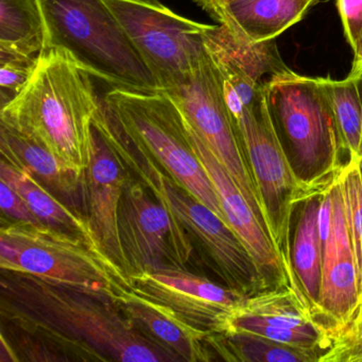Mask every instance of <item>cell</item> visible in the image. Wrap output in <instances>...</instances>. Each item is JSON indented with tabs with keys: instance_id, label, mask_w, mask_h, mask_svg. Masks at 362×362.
<instances>
[{
	"instance_id": "6da1fadb",
	"label": "cell",
	"mask_w": 362,
	"mask_h": 362,
	"mask_svg": "<svg viewBox=\"0 0 362 362\" xmlns=\"http://www.w3.org/2000/svg\"><path fill=\"white\" fill-rule=\"evenodd\" d=\"M1 293V311L10 321L81 346L100 359L175 361L141 334L115 303L16 272L4 275Z\"/></svg>"
},
{
	"instance_id": "7a4b0ae2",
	"label": "cell",
	"mask_w": 362,
	"mask_h": 362,
	"mask_svg": "<svg viewBox=\"0 0 362 362\" xmlns=\"http://www.w3.org/2000/svg\"><path fill=\"white\" fill-rule=\"evenodd\" d=\"M90 74L65 50L45 47L30 81L0 109V122L35 139L84 179L101 103Z\"/></svg>"
},
{
	"instance_id": "3957f363",
	"label": "cell",
	"mask_w": 362,
	"mask_h": 362,
	"mask_svg": "<svg viewBox=\"0 0 362 362\" xmlns=\"http://www.w3.org/2000/svg\"><path fill=\"white\" fill-rule=\"evenodd\" d=\"M101 130L122 166L135 173L156 200L179 220L226 286L245 296L270 289L253 256L226 222L177 185L150 154L124 134L119 126L105 122L101 124Z\"/></svg>"
},
{
	"instance_id": "277c9868",
	"label": "cell",
	"mask_w": 362,
	"mask_h": 362,
	"mask_svg": "<svg viewBox=\"0 0 362 362\" xmlns=\"http://www.w3.org/2000/svg\"><path fill=\"white\" fill-rule=\"evenodd\" d=\"M39 1L45 20V47L65 50L81 69L113 88L160 92L105 0Z\"/></svg>"
},
{
	"instance_id": "5b68a950",
	"label": "cell",
	"mask_w": 362,
	"mask_h": 362,
	"mask_svg": "<svg viewBox=\"0 0 362 362\" xmlns=\"http://www.w3.org/2000/svg\"><path fill=\"white\" fill-rule=\"evenodd\" d=\"M262 93L298 179L313 192H324L344 166L345 151L319 80L288 69L269 78Z\"/></svg>"
},
{
	"instance_id": "8992f818",
	"label": "cell",
	"mask_w": 362,
	"mask_h": 362,
	"mask_svg": "<svg viewBox=\"0 0 362 362\" xmlns=\"http://www.w3.org/2000/svg\"><path fill=\"white\" fill-rule=\"evenodd\" d=\"M0 267L117 304L128 275L99 245L44 224L14 221L0 230Z\"/></svg>"
},
{
	"instance_id": "52a82bcc",
	"label": "cell",
	"mask_w": 362,
	"mask_h": 362,
	"mask_svg": "<svg viewBox=\"0 0 362 362\" xmlns=\"http://www.w3.org/2000/svg\"><path fill=\"white\" fill-rule=\"evenodd\" d=\"M103 103L135 145L150 154L177 185L228 223L215 187L190 145L183 116L168 95L113 88Z\"/></svg>"
},
{
	"instance_id": "ba28073f",
	"label": "cell",
	"mask_w": 362,
	"mask_h": 362,
	"mask_svg": "<svg viewBox=\"0 0 362 362\" xmlns=\"http://www.w3.org/2000/svg\"><path fill=\"white\" fill-rule=\"evenodd\" d=\"M257 188L271 238L290 279L298 283L291 260V223L294 209L315 192L302 183L275 131L262 97L245 107L235 122Z\"/></svg>"
},
{
	"instance_id": "9c48e42d",
	"label": "cell",
	"mask_w": 362,
	"mask_h": 362,
	"mask_svg": "<svg viewBox=\"0 0 362 362\" xmlns=\"http://www.w3.org/2000/svg\"><path fill=\"white\" fill-rule=\"evenodd\" d=\"M105 1L156 78L160 92L184 83L206 56L207 25L177 16L160 0Z\"/></svg>"
},
{
	"instance_id": "30bf717a",
	"label": "cell",
	"mask_w": 362,
	"mask_h": 362,
	"mask_svg": "<svg viewBox=\"0 0 362 362\" xmlns=\"http://www.w3.org/2000/svg\"><path fill=\"white\" fill-rule=\"evenodd\" d=\"M164 93L173 99L188 126L228 171L268 228L236 124L207 52L184 83Z\"/></svg>"
},
{
	"instance_id": "8fae6325",
	"label": "cell",
	"mask_w": 362,
	"mask_h": 362,
	"mask_svg": "<svg viewBox=\"0 0 362 362\" xmlns=\"http://www.w3.org/2000/svg\"><path fill=\"white\" fill-rule=\"evenodd\" d=\"M118 226L131 275L168 266L186 269L194 252L192 238L141 181H127Z\"/></svg>"
},
{
	"instance_id": "7c38bea8",
	"label": "cell",
	"mask_w": 362,
	"mask_h": 362,
	"mask_svg": "<svg viewBox=\"0 0 362 362\" xmlns=\"http://www.w3.org/2000/svg\"><path fill=\"white\" fill-rule=\"evenodd\" d=\"M131 289L175 311L199 329L222 334L247 296L184 268L163 267L129 276Z\"/></svg>"
},
{
	"instance_id": "4fadbf2b",
	"label": "cell",
	"mask_w": 362,
	"mask_h": 362,
	"mask_svg": "<svg viewBox=\"0 0 362 362\" xmlns=\"http://www.w3.org/2000/svg\"><path fill=\"white\" fill-rule=\"evenodd\" d=\"M319 222L323 258L317 317L327 326L337 325L349 321L360 305L359 275L338 177L323 192Z\"/></svg>"
},
{
	"instance_id": "5bb4252c",
	"label": "cell",
	"mask_w": 362,
	"mask_h": 362,
	"mask_svg": "<svg viewBox=\"0 0 362 362\" xmlns=\"http://www.w3.org/2000/svg\"><path fill=\"white\" fill-rule=\"evenodd\" d=\"M204 44L234 122L262 97L269 78L289 69L274 41L249 43L222 25H207Z\"/></svg>"
},
{
	"instance_id": "9a60e30c",
	"label": "cell",
	"mask_w": 362,
	"mask_h": 362,
	"mask_svg": "<svg viewBox=\"0 0 362 362\" xmlns=\"http://www.w3.org/2000/svg\"><path fill=\"white\" fill-rule=\"evenodd\" d=\"M228 330L254 332L321 354L327 341V325L315 315L304 292L291 285L247 296Z\"/></svg>"
},
{
	"instance_id": "2e32d148",
	"label": "cell",
	"mask_w": 362,
	"mask_h": 362,
	"mask_svg": "<svg viewBox=\"0 0 362 362\" xmlns=\"http://www.w3.org/2000/svg\"><path fill=\"white\" fill-rule=\"evenodd\" d=\"M92 153L84 173L86 217L103 251L126 273L131 269L120 241V201L128 173L101 129L93 122Z\"/></svg>"
},
{
	"instance_id": "e0dca14e",
	"label": "cell",
	"mask_w": 362,
	"mask_h": 362,
	"mask_svg": "<svg viewBox=\"0 0 362 362\" xmlns=\"http://www.w3.org/2000/svg\"><path fill=\"white\" fill-rule=\"evenodd\" d=\"M184 119V117H183ZM185 122L188 139L196 156L211 179L228 223L245 243L259 267L270 288L291 285L302 290L288 274L267 226L260 221L251 205L237 187L228 171L218 162L209 148ZM303 291V290H302Z\"/></svg>"
},
{
	"instance_id": "ac0fdd59",
	"label": "cell",
	"mask_w": 362,
	"mask_h": 362,
	"mask_svg": "<svg viewBox=\"0 0 362 362\" xmlns=\"http://www.w3.org/2000/svg\"><path fill=\"white\" fill-rule=\"evenodd\" d=\"M118 306L135 327L175 361H211V332L199 329L165 305L132 289L118 300Z\"/></svg>"
},
{
	"instance_id": "d6986e66",
	"label": "cell",
	"mask_w": 362,
	"mask_h": 362,
	"mask_svg": "<svg viewBox=\"0 0 362 362\" xmlns=\"http://www.w3.org/2000/svg\"><path fill=\"white\" fill-rule=\"evenodd\" d=\"M320 0H235L211 18L238 39L274 41L298 24Z\"/></svg>"
},
{
	"instance_id": "ffe728a7",
	"label": "cell",
	"mask_w": 362,
	"mask_h": 362,
	"mask_svg": "<svg viewBox=\"0 0 362 362\" xmlns=\"http://www.w3.org/2000/svg\"><path fill=\"white\" fill-rule=\"evenodd\" d=\"M0 152L1 160L18 170L30 173L73 206L82 202L83 179L47 148L4 122H0Z\"/></svg>"
},
{
	"instance_id": "44dd1931",
	"label": "cell",
	"mask_w": 362,
	"mask_h": 362,
	"mask_svg": "<svg viewBox=\"0 0 362 362\" xmlns=\"http://www.w3.org/2000/svg\"><path fill=\"white\" fill-rule=\"evenodd\" d=\"M0 181L7 183L24 199L29 209L44 226L81 237L88 243L99 245L88 217L63 203L30 173L18 170L1 160Z\"/></svg>"
},
{
	"instance_id": "7402d4cb",
	"label": "cell",
	"mask_w": 362,
	"mask_h": 362,
	"mask_svg": "<svg viewBox=\"0 0 362 362\" xmlns=\"http://www.w3.org/2000/svg\"><path fill=\"white\" fill-rule=\"evenodd\" d=\"M323 192L310 194L298 205V217L291 243V260L294 273L305 296L317 315L323 258L319 222Z\"/></svg>"
},
{
	"instance_id": "603a6c76",
	"label": "cell",
	"mask_w": 362,
	"mask_h": 362,
	"mask_svg": "<svg viewBox=\"0 0 362 362\" xmlns=\"http://www.w3.org/2000/svg\"><path fill=\"white\" fill-rule=\"evenodd\" d=\"M211 349L228 361L319 362L317 349L292 346L245 330L211 334Z\"/></svg>"
},
{
	"instance_id": "cb8c5ba5",
	"label": "cell",
	"mask_w": 362,
	"mask_h": 362,
	"mask_svg": "<svg viewBox=\"0 0 362 362\" xmlns=\"http://www.w3.org/2000/svg\"><path fill=\"white\" fill-rule=\"evenodd\" d=\"M46 26L39 0H0V48L39 56Z\"/></svg>"
},
{
	"instance_id": "d4e9b609",
	"label": "cell",
	"mask_w": 362,
	"mask_h": 362,
	"mask_svg": "<svg viewBox=\"0 0 362 362\" xmlns=\"http://www.w3.org/2000/svg\"><path fill=\"white\" fill-rule=\"evenodd\" d=\"M336 119L349 160H358L362 133V71L343 80L317 77Z\"/></svg>"
},
{
	"instance_id": "484cf974",
	"label": "cell",
	"mask_w": 362,
	"mask_h": 362,
	"mask_svg": "<svg viewBox=\"0 0 362 362\" xmlns=\"http://www.w3.org/2000/svg\"><path fill=\"white\" fill-rule=\"evenodd\" d=\"M337 177L340 184L347 230L355 254L359 275L360 305H362V175L358 160H347Z\"/></svg>"
},
{
	"instance_id": "4316f807",
	"label": "cell",
	"mask_w": 362,
	"mask_h": 362,
	"mask_svg": "<svg viewBox=\"0 0 362 362\" xmlns=\"http://www.w3.org/2000/svg\"><path fill=\"white\" fill-rule=\"evenodd\" d=\"M319 362H362V306L345 323L327 326Z\"/></svg>"
},
{
	"instance_id": "83f0119b",
	"label": "cell",
	"mask_w": 362,
	"mask_h": 362,
	"mask_svg": "<svg viewBox=\"0 0 362 362\" xmlns=\"http://www.w3.org/2000/svg\"><path fill=\"white\" fill-rule=\"evenodd\" d=\"M37 59L0 48V109L13 101L30 81Z\"/></svg>"
},
{
	"instance_id": "f1b7e54d",
	"label": "cell",
	"mask_w": 362,
	"mask_h": 362,
	"mask_svg": "<svg viewBox=\"0 0 362 362\" xmlns=\"http://www.w3.org/2000/svg\"><path fill=\"white\" fill-rule=\"evenodd\" d=\"M345 39L353 52L362 33V0H337Z\"/></svg>"
},
{
	"instance_id": "f546056e",
	"label": "cell",
	"mask_w": 362,
	"mask_h": 362,
	"mask_svg": "<svg viewBox=\"0 0 362 362\" xmlns=\"http://www.w3.org/2000/svg\"><path fill=\"white\" fill-rule=\"evenodd\" d=\"M0 206L3 214L14 221L24 223L42 224L31 211L24 199L7 183L0 181Z\"/></svg>"
},
{
	"instance_id": "4dcf8cb0",
	"label": "cell",
	"mask_w": 362,
	"mask_h": 362,
	"mask_svg": "<svg viewBox=\"0 0 362 362\" xmlns=\"http://www.w3.org/2000/svg\"><path fill=\"white\" fill-rule=\"evenodd\" d=\"M233 1L235 0H194L196 5H198L203 11L206 12L211 16Z\"/></svg>"
},
{
	"instance_id": "1f68e13d",
	"label": "cell",
	"mask_w": 362,
	"mask_h": 362,
	"mask_svg": "<svg viewBox=\"0 0 362 362\" xmlns=\"http://www.w3.org/2000/svg\"><path fill=\"white\" fill-rule=\"evenodd\" d=\"M18 358L16 357L13 349H11V346L8 345L5 336L1 334V358H0V361H18Z\"/></svg>"
},
{
	"instance_id": "d6a6232c",
	"label": "cell",
	"mask_w": 362,
	"mask_h": 362,
	"mask_svg": "<svg viewBox=\"0 0 362 362\" xmlns=\"http://www.w3.org/2000/svg\"><path fill=\"white\" fill-rule=\"evenodd\" d=\"M351 71H362V33L360 35L359 42H358L357 48L354 52L353 65H351Z\"/></svg>"
},
{
	"instance_id": "836d02e7",
	"label": "cell",
	"mask_w": 362,
	"mask_h": 362,
	"mask_svg": "<svg viewBox=\"0 0 362 362\" xmlns=\"http://www.w3.org/2000/svg\"><path fill=\"white\" fill-rule=\"evenodd\" d=\"M362 158V133L361 141H360L359 151H358V158Z\"/></svg>"
},
{
	"instance_id": "e575fe53",
	"label": "cell",
	"mask_w": 362,
	"mask_h": 362,
	"mask_svg": "<svg viewBox=\"0 0 362 362\" xmlns=\"http://www.w3.org/2000/svg\"><path fill=\"white\" fill-rule=\"evenodd\" d=\"M358 166H359L360 173L362 175V158H358Z\"/></svg>"
},
{
	"instance_id": "d590c367",
	"label": "cell",
	"mask_w": 362,
	"mask_h": 362,
	"mask_svg": "<svg viewBox=\"0 0 362 362\" xmlns=\"http://www.w3.org/2000/svg\"><path fill=\"white\" fill-rule=\"evenodd\" d=\"M144 1H158V0H144Z\"/></svg>"
},
{
	"instance_id": "8d00e7d4",
	"label": "cell",
	"mask_w": 362,
	"mask_h": 362,
	"mask_svg": "<svg viewBox=\"0 0 362 362\" xmlns=\"http://www.w3.org/2000/svg\"><path fill=\"white\" fill-rule=\"evenodd\" d=\"M360 306H362V305H360Z\"/></svg>"
}]
</instances>
